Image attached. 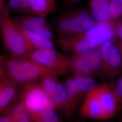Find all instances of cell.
<instances>
[{"mask_svg":"<svg viewBox=\"0 0 122 122\" xmlns=\"http://www.w3.org/2000/svg\"><path fill=\"white\" fill-rule=\"evenodd\" d=\"M16 25L34 49L55 48V44L52 40L23 26Z\"/></svg>","mask_w":122,"mask_h":122,"instance_id":"9a60e30c","label":"cell"},{"mask_svg":"<svg viewBox=\"0 0 122 122\" xmlns=\"http://www.w3.org/2000/svg\"><path fill=\"white\" fill-rule=\"evenodd\" d=\"M91 14L98 22H104L110 17L109 0H89Z\"/></svg>","mask_w":122,"mask_h":122,"instance_id":"2e32d148","label":"cell"},{"mask_svg":"<svg viewBox=\"0 0 122 122\" xmlns=\"http://www.w3.org/2000/svg\"><path fill=\"white\" fill-rule=\"evenodd\" d=\"M0 122H13V119L8 112L1 114Z\"/></svg>","mask_w":122,"mask_h":122,"instance_id":"cb8c5ba5","label":"cell"},{"mask_svg":"<svg viewBox=\"0 0 122 122\" xmlns=\"http://www.w3.org/2000/svg\"><path fill=\"white\" fill-rule=\"evenodd\" d=\"M28 59L48 68L57 76H64L70 74L68 56L55 48L34 49Z\"/></svg>","mask_w":122,"mask_h":122,"instance_id":"52a82bcc","label":"cell"},{"mask_svg":"<svg viewBox=\"0 0 122 122\" xmlns=\"http://www.w3.org/2000/svg\"><path fill=\"white\" fill-rule=\"evenodd\" d=\"M76 122V121H73V122Z\"/></svg>","mask_w":122,"mask_h":122,"instance_id":"f1b7e54d","label":"cell"},{"mask_svg":"<svg viewBox=\"0 0 122 122\" xmlns=\"http://www.w3.org/2000/svg\"><path fill=\"white\" fill-rule=\"evenodd\" d=\"M105 120L113 118L122 109V105L114 90L107 84H102L95 87Z\"/></svg>","mask_w":122,"mask_h":122,"instance_id":"30bf717a","label":"cell"},{"mask_svg":"<svg viewBox=\"0 0 122 122\" xmlns=\"http://www.w3.org/2000/svg\"><path fill=\"white\" fill-rule=\"evenodd\" d=\"M110 17L116 19L122 15V0H109Z\"/></svg>","mask_w":122,"mask_h":122,"instance_id":"44dd1931","label":"cell"},{"mask_svg":"<svg viewBox=\"0 0 122 122\" xmlns=\"http://www.w3.org/2000/svg\"><path fill=\"white\" fill-rule=\"evenodd\" d=\"M7 112L11 115L13 122H30L28 113L19 102Z\"/></svg>","mask_w":122,"mask_h":122,"instance_id":"d6986e66","label":"cell"},{"mask_svg":"<svg viewBox=\"0 0 122 122\" xmlns=\"http://www.w3.org/2000/svg\"><path fill=\"white\" fill-rule=\"evenodd\" d=\"M20 86L18 83L6 74H0V112H7L16 104L19 97Z\"/></svg>","mask_w":122,"mask_h":122,"instance_id":"8fae6325","label":"cell"},{"mask_svg":"<svg viewBox=\"0 0 122 122\" xmlns=\"http://www.w3.org/2000/svg\"><path fill=\"white\" fill-rule=\"evenodd\" d=\"M28 113L29 116L30 122H44L34 113Z\"/></svg>","mask_w":122,"mask_h":122,"instance_id":"d4e9b609","label":"cell"},{"mask_svg":"<svg viewBox=\"0 0 122 122\" xmlns=\"http://www.w3.org/2000/svg\"><path fill=\"white\" fill-rule=\"evenodd\" d=\"M33 4L34 0H7L3 10L10 15L12 14L30 15Z\"/></svg>","mask_w":122,"mask_h":122,"instance_id":"e0dca14e","label":"cell"},{"mask_svg":"<svg viewBox=\"0 0 122 122\" xmlns=\"http://www.w3.org/2000/svg\"><path fill=\"white\" fill-rule=\"evenodd\" d=\"M100 48L102 55L100 72L107 74L117 69L121 63V57L117 47L108 40L102 44Z\"/></svg>","mask_w":122,"mask_h":122,"instance_id":"4fadbf2b","label":"cell"},{"mask_svg":"<svg viewBox=\"0 0 122 122\" xmlns=\"http://www.w3.org/2000/svg\"><path fill=\"white\" fill-rule=\"evenodd\" d=\"M56 74L47 75L39 80L40 83L48 97L52 101L55 109L66 119L70 120L74 113L69 105L64 83L61 82Z\"/></svg>","mask_w":122,"mask_h":122,"instance_id":"8992f818","label":"cell"},{"mask_svg":"<svg viewBox=\"0 0 122 122\" xmlns=\"http://www.w3.org/2000/svg\"><path fill=\"white\" fill-rule=\"evenodd\" d=\"M114 92L122 105V78L119 80L116 84Z\"/></svg>","mask_w":122,"mask_h":122,"instance_id":"603a6c76","label":"cell"},{"mask_svg":"<svg viewBox=\"0 0 122 122\" xmlns=\"http://www.w3.org/2000/svg\"><path fill=\"white\" fill-rule=\"evenodd\" d=\"M64 83L70 108L75 114L87 93L96 86V81L92 77L72 76Z\"/></svg>","mask_w":122,"mask_h":122,"instance_id":"ba28073f","label":"cell"},{"mask_svg":"<svg viewBox=\"0 0 122 122\" xmlns=\"http://www.w3.org/2000/svg\"><path fill=\"white\" fill-rule=\"evenodd\" d=\"M52 73L55 74L48 68L29 59H18L10 55L0 57V74H6L19 85L39 81L44 76Z\"/></svg>","mask_w":122,"mask_h":122,"instance_id":"3957f363","label":"cell"},{"mask_svg":"<svg viewBox=\"0 0 122 122\" xmlns=\"http://www.w3.org/2000/svg\"><path fill=\"white\" fill-rule=\"evenodd\" d=\"M91 13L75 6L61 10L55 18L52 28L58 39L68 38L88 30L95 23Z\"/></svg>","mask_w":122,"mask_h":122,"instance_id":"7a4b0ae2","label":"cell"},{"mask_svg":"<svg viewBox=\"0 0 122 122\" xmlns=\"http://www.w3.org/2000/svg\"><path fill=\"white\" fill-rule=\"evenodd\" d=\"M11 18L16 25L42 35L60 47V42L56 37L53 29L46 18L29 14L16 15Z\"/></svg>","mask_w":122,"mask_h":122,"instance_id":"9c48e42d","label":"cell"},{"mask_svg":"<svg viewBox=\"0 0 122 122\" xmlns=\"http://www.w3.org/2000/svg\"><path fill=\"white\" fill-rule=\"evenodd\" d=\"M70 74L73 76H89L96 75L86 52L72 53L68 56Z\"/></svg>","mask_w":122,"mask_h":122,"instance_id":"7c38bea8","label":"cell"},{"mask_svg":"<svg viewBox=\"0 0 122 122\" xmlns=\"http://www.w3.org/2000/svg\"><path fill=\"white\" fill-rule=\"evenodd\" d=\"M56 0H34L30 15L47 18L48 15L57 11Z\"/></svg>","mask_w":122,"mask_h":122,"instance_id":"ac0fdd59","label":"cell"},{"mask_svg":"<svg viewBox=\"0 0 122 122\" xmlns=\"http://www.w3.org/2000/svg\"><path fill=\"white\" fill-rule=\"evenodd\" d=\"M80 122H86V121H85V120H82V121H80Z\"/></svg>","mask_w":122,"mask_h":122,"instance_id":"83f0119b","label":"cell"},{"mask_svg":"<svg viewBox=\"0 0 122 122\" xmlns=\"http://www.w3.org/2000/svg\"><path fill=\"white\" fill-rule=\"evenodd\" d=\"M81 116L96 120H105V116L95 88L85 96L80 109Z\"/></svg>","mask_w":122,"mask_h":122,"instance_id":"5bb4252c","label":"cell"},{"mask_svg":"<svg viewBox=\"0 0 122 122\" xmlns=\"http://www.w3.org/2000/svg\"><path fill=\"white\" fill-rule=\"evenodd\" d=\"M82 0H61V10L67 9L74 7L76 5Z\"/></svg>","mask_w":122,"mask_h":122,"instance_id":"7402d4cb","label":"cell"},{"mask_svg":"<svg viewBox=\"0 0 122 122\" xmlns=\"http://www.w3.org/2000/svg\"><path fill=\"white\" fill-rule=\"evenodd\" d=\"M112 122H122V109L116 115Z\"/></svg>","mask_w":122,"mask_h":122,"instance_id":"484cf974","label":"cell"},{"mask_svg":"<svg viewBox=\"0 0 122 122\" xmlns=\"http://www.w3.org/2000/svg\"><path fill=\"white\" fill-rule=\"evenodd\" d=\"M113 35V27L110 21H96L86 31L59 41L61 48L72 54L99 47L105 42L110 40Z\"/></svg>","mask_w":122,"mask_h":122,"instance_id":"6da1fadb","label":"cell"},{"mask_svg":"<svg viewBox=\"0 0 122 122\" xmlns=\"http://www.w3.org/2000/svg\"><path fill=\"white\" fill-rule=\"evenodd\" d=\"M19 102L28 113H38L46 109H55L52 101L39 80L19 85Z\"/></svg>","mask_w":122,"mask_h":122,"instance_id":"5b68a950","label":"cell"},{"mask_svg":"<svg viewBox=\"0 0 122 122\" xmlns=\"http://www.w3.org/2000/svg\"><path fill=\"white\" fill-rule=\"evenodd\" d=\"M0 14L1 38L10 56L18 59H28L34 48L13 22L10 15L5 10Z\"/></svg>","mask_w":122,"mask_h":122,"instance_id":"277c9868","label":"cell"},{"mask_svg":"<svg viewBox=\"0 0 122 122\" xmlns=\"http://www.w3.org/2000/svg\"><path fill=\"white\" fill-rule=\"evenodd\" d=\"M118 35L121 40L122 42V24H120L118 25L117 28Z\"/></svg>","mask_w":122,"mask_h":122,"instance_id":"4316f807","label":"cell"},{"mask_svg":"<svg viewBox=\"0 0 122 122\" xmlns=\"http://www.w3.org/2000/svg\"><path fill=\"white\" fill-rule=\"evenodd\" d=\"M34 113L44 122H63L61 117L55 109H46L38 113Z\"/></svg>","mask_w":122,"mask_h":122,"instance_id":"ffe728a7","label":"cell"}]
</instances>
